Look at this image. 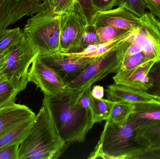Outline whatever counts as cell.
<instances>
[{"label": "cell", "instance_id": "37", "mask_svg": "<svg viewBox=\"0 0 160 159\" xmlns=\"http://www.w3.org/2000/svg\"><path fill=\"white\" fill-rule=\"evenodd\" d=\"M11 48L9 49H7L2 54H0V77H2V72L4 66L7 58L8 56L10 53Z\"/></svg>", "mask_w": 160, "mask_h": 159}, {"label": "cell", "instance_id": "26", "mask_svg": "<svg viewBox=\"0 0 160 159\" xmlns=\"http://www.w3.org/2000/svg\"><path fill=\"white\" fill-rule=\"evenodd\" d=\"M97 30L100 42L102 44L114 40L128 31L112 26L97 27Z\"/></svg>", "mask_w": 160, "mask_h": 159}, {"label": "cell", "instance_id": "21", "mask_svg": "<svg viewBox=\"0 0 160 159\" xmlns=\"http://www.w3.org/2000/svg\"><path fill=\"white\" fill-rule=\"evenodd\" d=\"M91 115L94 124L102 122L108 119L112 105L113 101L106 99H96L92 97Z\"/></svg>", "mask_w": 160, "mask_h": 159}, {"label": "cell", "instance_id": "22", "mask_svg": "<svg viewBox=\"0 0 160 159\" xmlns=\"http://www.w3.org/2000/svg\"><path fill=\"white\" fill-rule=\"evenodd\" d=\"M19 92L7 79L3 76L0 77V108L15 103Z\"/></svg>", "mask_w": 160, "mask_h": 159}, {"label": "cell", "instance_id": "32", "mask_svg": "<svg viewBox=\"0 0 160 159\" xmlns=\"http://www.w3.org/2000/svg\"><path fill=\"white\" fill-rule=\"evenodd\" d=\"M91 87L89 88L86 90L78 100L79 104L82 107L90 111L91 113L93 105V101L92 96L91 95Z\"/></svg>", "mask_w": 160, "mask_h": 159}, {"label": "cell", "instance_id": "33", "mask_svg": "<svg viewBox=\"0 0 160 159\" xmlns=\"http://www.w3.org/2000/svg\"><path fill=\"white\" fill-rule=\"evenodd\" d=\"M92 1L97 11L109 10L115 6V0H92Z\"/></svg>", "mask_w": 160, "mask_h": 159}, {"label": "cell", "instance_id": "11", "mask_svg": "<svg viewBox=\"0 0 160 159\" xmlns=\"http://www.w3.org/2000/svg\"><path fill=\"white\" fill-rule=\"evenodd\" d=\"M92 23L96 27L112 26L123 30H133L141 25V18L126 8L118 6L104 11H98Z\"/></svg>", "mask_w": 160, "mask_h": 159}, {"label": "cell", "instance_id": "12", "mask_svg": "<svg viewBox=\"0 0 160 159\" xmlns=\"http://www.w3.org/2000/svg\"><path fill=\"white\" fill-rule=\"evenodd\" d=\"M37 7L34 0H0V28L6 29L23 17L32 16Z\"/></svg>", "mask_w": 160, "mask_h": 159}, {"label": "cell", "instance_id": "5", "mask_svg": "<svg viewBox=\"0 0 160 159\" xmlns=\"http://www.w3.org/2000/svg\"><path fill=\"white\" fill-rule=\"evenodd\" d=\"M61 29V16L48 10L32 16L23 32L38 54L44 55L60 52Z\"/></svg>", "mask_w": 160, "mask_h": 159}, {"label": "cell", "instance_id": "40", "mask_svg": "<svg viewBox=\"0 0 160 159\" xmlns=\"http://www.w3.org/2000/svg\"><path fill=\"white\" fill-rule=\"evenodd\" d=\"M35 1H38V2H48V0H35Z\"/></svg>", "mask_w": 160, "mask_h": 159}, {"label": "cell", "instance_id": "25", "mask_svg": "<svg viewBox=\"0 0 160 159\" xmlns=\"http://www.w3.org/2000/svg\"><path fill=\"white\" fill-rule=\"evenodd\" d=\"M100 43L97 27L92 23L87 24L85 29L79 47L76 52L82 51L91 45L97 44Z\"/></svg>", "mask_w": 160, "mask_h": 159}, {"label": "cell", "instance_id": "29", "mask_svg": "<svg viewBox=\"0 0 160 159\" xmlns=\"http://www.w3.org/2000/svg\"><path fill=\"white\" fill-rule=\"evenodd\" d=\"M148 76L152 83V87L147 92L152 94L160 88V60L154 63Z\"/></svg>", "mask_w": 160, "mask_h": 159}, {"label": "cell", "instance_id": "39", "mask_svg": "<svg viewBox=\"0 0 160 159\" xmlns=\"http://www.w3.org/2000/svg\"><path fill=\"white\" fill-rule=\"evenodd\" d=\"M152 95H153L154 96L155 100L160 102V88L159 89L156 91Z\"/></svg>", "mask_w": 160, "mask_h": 159}, {"label": "cell", "instance_id": "28", "mask_svg": "<svg viewBox=\"0 0 160 159\" xmlns=\"http://www.w3.org/2000/svg\"><path fill=\"white\" fill-rule=\"evenodd\" d=\"M51 11L62 16L69 12L75 6V0H48Z\"/></svg>", "mask_w": 160, "mask_h": 159}, {"label": "cell", "instance_id": "38", "mask_svg": "<svg viewBox=\"0 0 160 159\" xmlns=\"http://www.w3.org/2000/svg\"><path fill=\"white\" fill-rule=\"evenodd\" d=\"M75 2L83 7L88 6L92 3V0H75Z\"/></svg>", "mask_w": 160, "mask_h": 159}, {"label": "cell", "instance_id": "36", "mask_svg": "<svg viewBox=\"0 0 160 159\" xmlns=\"http://www.w3.org/2000/svg\"><path fill=\"white\" fill-rule=\"evenodd\" d=\"M142 51V49L140 46L132 42L127 49L125 58L134 55V54H137V53H140Z\"/></svg>", "mask_w": 160, "mask_h": 159}, {"label": "cell", "instance_id": "9", "mask_svg": "<svg viewBox=\"0 0 160 159\" xmlns=\"http://www.w3.org/2000/svg\"><path fill=\"white\" fill-rule=\"evenodd\" d=\"M87 24L85 18L75 6L69 12L61 16L60 52H77Z\"/></svg>", "mask_w": 160, "mask_h": 159}, {"label": "cell", "instance_id": "13", "mask_svg": "<svg viewBox=\"0 0 160 159\" xmlns=\"http://www.w3.org/2000/svg\"><path fill=\"white\" fill-rule=\"evenodd\" d=\"M155 62L149 60L132 70L118 71L113 80L115 84L148 92L152 87L148 73Z\"/></svg>", "mask_w": 160, "mask_h": 159}, {"label": "cell", "instance_id": "27", "mask_svg": "<svg viewBox=\"0 0 160 159\" xmlns=\"http://www.w3.org/2000/svg\"><path fill=\"white\" fill-rule=\"evenodd\" d=\"M149 59L143 51L125 58L119 71H127L136 68Z\"/></svg>", "mask_w": 160, "mask_h": 159}, {"label": "cell", "instance_id": "17", "mask_svg": "<svg viewBox=\"0 0 160 159\" xmlns=\"http://www.w3.org/2000/svg\"><path fill=\"white\" fill-rule=\"evenodd\" d=\"M138 28L130 30L123 35L114 40L105 43H100L97 44L91 45L86 48L82 51L75 53H69L77 56L87 58H96L102 56L108 51H110L122 42L131 36Z\"/></svg>", "mask_w": 160, "mask_h": 159}, {"label": "cell", "instance_id": "19", "mask_svg": "<svg viewBox=\"0 0 160 159\" xmlns=\"http://www.w3.org/2000/svg\"><path fill=\"white\" fill-rule=\"evenodd\" d=\"M136 130V141L145 147H160V121Z\"/></svg>", "mask_w": 160, "mask_h": 159}, {"label": "cell", "instance_id": "7", "mask_svg": "<svg viewBox=\"0 0 160 159\" xmlns=\"http://www.w3.org/2000/svg\"><path fill=\"white\" fill-rule=\"evenodd\" d=\"M38 57L53 69L67 84L80 75L95 58L60 52L44 55L38 54Z\"/></svg>", "mask_w": 160, "mask_h": 159}, {"label": "cell", "instance_id": "23", "mask_svg": "<svg viewBox=\"0 0 160 159\" xmlns=\"http://www.w3.org/2000/svg\"><path fill=\"white\" fill-rule=\"evenodd\" d=\"M23 34L19 27L12 29H0V54L11 48Z\"/></svg>", "mask_w": 160, "mask_h": 159}, {"label": "cell", "instance_id": "18", "mask_svg": "<svg viewBox=\"0 0 160 159\" xmlns=\"http://www.w3.org/2000/svg\"><path fill=\"white\" fill-rule=\"evenodd\" d=\"M34 119L24 121L0 134V148L14 144H21Z\"/></svg>", "mask_w": 160, "mask_h": 159}, {"label": "cell", "instance_id": "16", "mask_svg": "<svg viewBox=\"0 0 160 159\" xmlns=\"http://www.w3.org/2000/svg\"><path fill=\"white\" fill-rule=\"evenodd\" d=\"M106 92L108 99L112 101L127 102L134 104L155 100L153 95L146 91L115 83L107 86Z\"/></svg>", "mask_w": 160, "mask_h": 159}, {"label": "cell", "instance_id": "8", "mask_svg": "<svg viewBox=\"0 0 160 159\" xmlns=\"http://www.w3.org/2000/svg\"><path fill=\"white\" fill-rule=\"evenodd\" d=\"M139 26L133 37V42L140 46L150 60H160V21L150 13L140 17Z\"/></svg>", "mask_w": 160, "mask_h": 159}, {"label": "cell", "instance_id": "3", "mask_svg": "<svg viewBox=\"0 0 160 159\" xmlns=\"http://www.w3.org/2000/svg\"><path fill=\"white\" fill-rule=\"evenodd\" d=\"M135 127L128 119L122 124L105 122L99 140L88 158L132 159L144 147L136 141Z\"/></svg>", "mask_w": 160, "mask_h": 159}, {"label": "cell", "instance_id": "24", "mask_svg": "<svg viewBox=\"0 0 160 159\" xmlns=\"http://www.w3.org/2000/svg\"><path fill=\"white\" fill-rule=\"evenodd\" d=\"M115 6L126 8L137 16L141 17L145 13L147 8L145 0H115Z\"/></svg>", "mask_w": 160, "mask_h": 159}, {"label": "cell", "instance_id": "14", "mask_svg": "<svg viewBox=\"0 0 160 159\" xmlns=\"http://www.w3.org/2000/svg\"><path fill=\"white\" fill-rule=\"evenodd\" d=\"M27 106L14 103L0 108V134L18 124L35 118Z\"/></svg>", "mask_w": 160, "mask_h": 159}, {"label": "cell", "instance_id": "2", "mask_svg": "<svg viewBox=\"0 0 160 159\" xmlns=\"http://www.w3.org/2000/svg\"><path fill=\"white\" fill-rule=\"evenodd\" d=\"M47 107L42 105L20 145L18 159H56L67 148Z\"/></svg>", "mask_w": 160, "mask_h": 159}, {"label": "cell", "instance_id": "1", "mask_svg": "<svg viewBox=\"0 0 160 159\" xmlns=\"http://www.w3.org/2000/svg\"><path fill=\"white\" fill-rule=\"evenodd\" d=\"M84 91L67 88L56 96L45 95L43 100V105L47 107L67 147L74 143L84 142L95 124L90 111L78 103Z\"/></svg>", "mask_w": 160, "mask_h": 159}, {"label": "cell", "instance_id": "31", "mask_svg": "<svg viewBox=\"0 0 160 159\" xmlns=\"http://www.w3.org/2000/svg\"><path fill=\"white\" fill-rule=\"evenodd\" d=\"M20 144H14L0 148V159H18Z\"/></svg>", "mask_w": 160, "mask_h": 159}, {"label": "cell", "instance_id": "35", "mask_svg": "<svg viewBox=\"0 0 160 159\" xmlns=\"http://www.w3.org/2000/svg\"><path fill=\"white\" fill-rule=\"evenodd\" d=\"M90 92L91 96L95 99H102L104 96V88L101 86L97 85L93 87Z\"/></svg>", "mask_w": 160, "mask_h": 159}, {"label": "cell", "instance_id": "30", "mask_svg": "<svg viewBox=\"0 0 160 159\" xmlns=\"http://www.w3.org/2000/svg\"><path fill=\"white\" fill-rule=\"evenodd\" d=\"M132 159H160V147H144L136 152Z\"/></svg>", "mask_w": 160, "mask_h": 159}, {"label": "cell", "instance_id": "15", "mask_svg": "<svg viewBox=\"0 0 160 159\" xmlns=\"http://www.w3.org/2000/svg\"><path fill=\"white\" fill-rule=\"evenodd\" d=\"M128 119L136 130L160 121V102L155 100L134 104V110Z\"/></svg>", "mask_w": 160, "mask_h": 159}, {"label": "cell", "instance_id": "20", "mask_svg": "<svg viewBox=\"0 0 160 159\" xmlns=\"http://www.w3.org/2000/svg\"><path fill=\"white\" fill-rule=\"evenodd\" d=\"M134 108V104L127 102L113 101L110 115L106 121L110 124H123L128 120Z\"/></svg>", "mask_w": 160, "mask_h": 159}, {"label": "cell", "instance_id": "4", "mask_svg": "<svg viewBox=\"0 0 160 159\" xmlns=\"http://www.w3.org/2000/svg\"><path fill=\"white\" fill-rule=\"evenodd\" d=\"M136 31L110 51L95 58L80 75L67 84V88L85 91L110 74L117 73L126 57L127 49L133 41Z\"/></svg>", "mask_w": 160, "mask_h": 159}, {"label": "cell", "instance_id": "34", "mask_svg": "<svg viewBox=\"0 0 160 159\" xmlns=\"http://www.w3.org/2000/svg\"><path fill=\"white\" fill-rule=\"evenodd\" d=\"M147 8L155 16L160 19V0H145Z\"/></svg>", "mask_w": 160, "mask_h": 159}, {"label": "cell", "instance_id": "10", "mask_svg": "<svg viewBox=\"0 0 160 159\" xmlns=\"http://www.w3.org/2000/svg\"><path fill=\"white\" fill-rule=\"evenodd\" d=\"M28 80L35 84L48 96L60 94L66 89L67 86L57 73L43 63L38 56L29 69Z\"/></svg>", "mask_w": 160, "mask_h": 159}, {"label": "cell", "instance_id": "6", "mask_svg": "<svg viewBox=\"0 0 160 159\" xmlns=\"http://www.w3.org/2000/svg\"><path fill=\"white\" fill-rule=\"evenodd\" d=\"M38 51L28 37L22 34L11 48L2 72L19 92L25 89L29 82L28 73Z\"/></svg>", "mask_w": 160, "mask_h": 159}]
</instances>
